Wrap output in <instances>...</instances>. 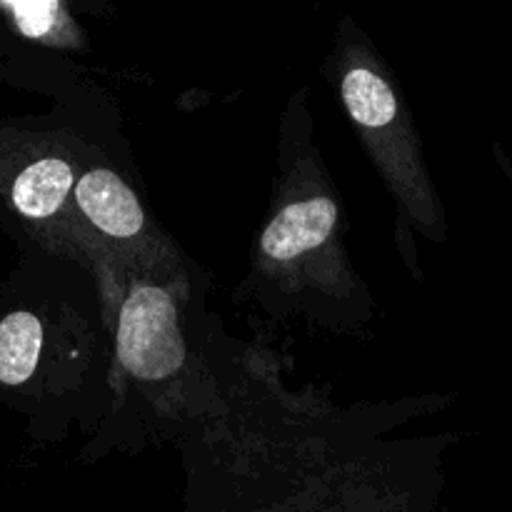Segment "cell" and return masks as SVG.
Segmentation results:
<instances>
[{"label":"cell","instance_id":"52a82bcc","mask_svg":"<svg viewBox=\"0 0 512 512\" xmlns=\"http://www.w3.org/2000/svg\"><path fill=\"white\" fill-rule=\"evenodd\" d=\"M0 10L8 13L10 23L23 38L45 40L63 23V5L55 0H40V3H0Z\"/></svg>","mask_w":512,"mask_h":512},{"label":"cell","instance_id":"8992f818","mask_svg":"<svg viewBox=\"0 0 512 512\" xmlns=\"http://www.w3.org/2000/svg\"><path fill=\"white\" fill-rule=\"evenodd\" d=\"M343 100L350 118L365 128H383L398 113V100H395L388 80H383L375 70L363 68V65L345 75Z\"/></svg>","mask_w":512,"mask_h":512},{"label":"cell","instance_id":"5b68a950","mask_svg":"<svg viewBox=\"0 0 512 512\" xmlns=\"http://www.w3.org/2000/svg\"><path fill=\"white\" fill-rule=\"evenodd\" d=\"M43 323L30 310H13L0 320V385L20 388L38 368Z\"/></svg>","mask_w":512,"mask_h":512},{"label":"cell","instance_id":"6da1fadb","mask_svg":"<svg viewBox=\"0 0 512 512\" xmlns=\"http://www.w3.org/2000/svg\"><path fill=\"white\" fill-rule=\"evenodd\" d=\"M118 355L140 380H163L183 363L178 313L168 290L133 285L120 310Z\"/></svg>","mask_w":512,"mask_h":512},{"label":"cell","instance_id":"7a4b0ae2","mask_svg":"<svg viewBox=\"0 0 512 512\" xmlns=\"http://www.w3.org/2000/svg\"><path fill=\"white\" fill-rule=\"evenodd\" d=\"M75 200L85 218L110 238H133L143 230V208L113 170L95 168L85 173L75 185Z\"/></svg>","mask_w":512,"mask_h":512},{"label":"cell","instance_id":"3957f363","mask_svg":"<svg viewBox=\"0 0 512 512\" xmlns=\"http://www.w3.org/2000/svg\"><path fill=\"white\" fill-rule=\"evenodd\" d=\"M338 223V205L330 198H310L280 210L265 228L263 253L273 260H290L325 243Z\"/></svg>","mask_w":512,"mask_h":512},{"label":"cell","instance_id":"277c9868","mask_svg":"<svg viewBox=\"0 0 512 512\" xmlns=\"http://www.w3.org/2000/svg\"><path fill=\"white\" fill-rule=\"evenodd\" d=\"M73 188V168L63 158H38L10 178V208L28 220L53 218Z\"/></svg>","mask_w":512,"mask_h":512}]
</instances>
